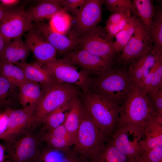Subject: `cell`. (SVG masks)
Returning a JSON list of instances; mask_svg holds the SVG:
<instances>
[{"instance_id": "6da1fadb", "label": "cell", "mask_w": 162, "mask_h": 162, "mask_svg": "<svg viewBox=\"0 0 162 162\" xmlns=\"http://www.w3.org/2000/svg\"><path fill=\"white\" fill-rule=\"evenodd\" d=\"M80 96L86 111L110 138L118 122L120 106L88 88L81 91Z\"/></svg>"}, {"instance_id": "7a4b0ae2", "label": "cell", "mask_w": 162, "mask_h": 162, "mask_svg": "<svg viewBox=\"0 0 162 162\" xmlns=\"http://www.w3.org/2000/svg\"><path fill=\"white\" fill-rule=\"evenodd\" d=\"M155 114L146 94L138 84L133 81L127 95L120 106L119 119L116 128L128 124L144 127Z\"/></svg>"}, {"instance_id": "3957f363", "label": "cell", "mask_w": 162, "mask_h": 162, "mask_svg": "<svg viewBox=\"0 0 162 162\" xmlns=\"http://www.w3.org/2000/svg\"><path fill=\"white\" fill-rule=\"evenodd\" d=\"M132 82L127 71L113 68L100 75L91 77L88 88L120 106Z\"/></svg>"}, {"instance_id": "277c9868", "label": "cell", "mask_w": 162, "mask_h": 162, "mask_svg": "<svg viewBox=\"0 0 162 162\" xmlns=\"http://www.w3.org/2000/svg\"><path fill=\"white\" fill-rule=\"evenodd\" d=\"M110 138L84 109L72 150L89 160Z\"/></svg>"}, {"instance_id": "5b68a950", "label": "cell", "mask_w": 162, "mask_h": 162, "mask_svg": "<svg viewBox=\"0 0 162 162\" xmlns=\"http://www.w3.org/2000/svg\"><path fill=\"white\" fill-rule=\"evenodd\" d=\"M36 127L26 130L4 141L3 144L9 162H32L43 142L40 130L36 132Z\"/></svg>"}, {"instance_id": "8992f818", "label": "cell", "mask_w": 162, "mask_h": 162, "mask_svg": "<svg viewBox=\"0 0 162 162\" xmlns=\"http://www.w3.org/2000/svg\"><path fill=\"white\" fill-rule=\"evenodd\" d=\"M81 91L74 85L57 82L44 90L34 113L36 120L40 124L41 120L49 114L79 96Z\"/></svg>"}, {"instance_id": "52a82bcc", "label": "cell", "mask_w": 162, "mask_h": 162, "mask_svg": "<svg viewBox=\"0 0 162 162\" xmlns=\"http://www.w3.org/2000/svg\"><path fill=\"white\" fill-rule=\"evenodd\" d=\"M144 127L134 124L120 126L116 129L110 139L128 158L140 156L145 149Z\"/></svg>"}, {"instance_id": "ba28073f", "label": "cell", "mask_w": 162, "mask_h": 162, "mask_svg": "<svg viewBox=\"0 0 162 162\" xmlns=\"http://www.w3.org/2000/svg\"><path fill=\"white\" fill-rule=\"evenodd\" d=\"M87 50L107 61L115 63L118 55L113 39L104 27L98 26L79 38L78 48Z\"/></svg>"}, {"instance_id": "9c48e42d", "label": "cell", "mask_w": 162, "mask_h": 162, "mask_svg": "<svg viewBox=\"0 0 162 162\" xmlns=\"http://www.w3.org/2000/svg\"><path fill=\"white\" fill-rule=\"evenodd\" d=\"M44 65L57 82L74 85L81 91L88 88L91 76L64 58L56 59Z\"/></svg>"}, {"instance_id": "30bf717a", "label": "cell", "mask_w": 162, "mask_h": 162, "mask_svg": "<svg viewBox=\"0 0 162 162\" xmlns=\"http://www.w3.org/2000/svg\"><path fill=\"white\" fill-rule=\"evenodd\" d=\"M153 48L149 33L139 18L135 31L116 61L119 65H129L136 58Z\"/></svg>"}, {"instance_id": "8fae6325", "label": "cell", "mask_w": 162, "mask_h": 162, "mask_svg": "<svg viewBox=\"0 0 162 162\" xmlns=\"http://www.w3.org/2000/svg\"><path fill=\"white\" fill-rule=\"evenodd\" d=\"M34 27L27 18L24 6L7 11L0 21V34L7 41L21 37Z\"/></svg>"}, {"instance_id": "7c38bea8", "label": "cell", "mask_w": 162, "mask_h": 162, "mask_svg": "<svg viewBox=\"0 0 162 162\" xmlns=\"http://www.w3.org/2000/svg\"><path fill=\"white\" fill-rule=\"evenodd\" d=\"M63 58L80 68L90 76L104 74L113 68L114 64L83 49L70 52L65 54Z\"/></svg>"}, {"instance_id": "4fadbf2b", "label": "cell", "mask_w": 162, "mask_h": 162, "mask_svg": "<svg viewBox=\"0 0 162 162\" xmlns=\"http://www.w3.org/2000/svg\"><path fill=\"white\" fill-rule=\"evenodd\" d=\"M33 24L59 54H66L78 48L79 37L74 29L62 34L54 31L43 21Z\"/></svg>"}, {"instance_id": "5bb4252c", "label": "cell", "mask_w": 162, "mask_h": 162, "mask_svg": "<svg viewBox=\"0 0 162 162\" xmlns=\"http://www.w3.org/2000/svg\"><path fill=\"white\" fill-rule=\"evenodd\" d=\"M34 112L29 108L9 109L7 126L0 139L6 141L22 132L39 126L34 117Z\"/></svg>"}, {"instance_id": "9a60e30c", "label": "cell", "mask_w": 162, "mask_h": 162, "mask_svg": "<svg viewBox=\"0 0 162 162\" xmlns=\"http://www.w3.org/2000/svg\"><path fill=\"white\" fill-rule=\"evenodd\" d=\"M102 4L103 0H86L79 14L73 18L75 22L73 29L79 38L98 26L101 22Z\"/></svg>"}, {"instance_id": "2e32d148", "label": "cell", "mask_w": 162, "mask_h": 162, "mask_svg": "<svg viewBox=\"0 0 162 162\" xmlns=\"http://www.w3.org/2000/svg\"><path fill=\"white\" fill-rule=\"evenodd\" d=\"M25 42L37 63L43 65L56 58L57 51L41 32L34 27L25 35Z\"/></svg>"}, {"instance_id": "e0dca14e", "label": "cell", "mask_w": 162, "mask_h": 162, "mask_svg": "<svg viewBox=\"0 0 162 162\" xmlns=\"http://www.w3.org/2000/svg\"><path fill=\"white\" fill-rule=\"evenodd\" d=\"M146 52L129 65L127 72L132 81L140 87L153 67L155 62V56L152 49Z\"/></svg>"}, {"instance_id": "ac0fdd59", "label": "cell", "mask_w": 162, "mask_h": 162, "mask_svg": "<svg viewBox=\"0 0 162 162\" xmlns=\"http://www.w3.org/2000/svg\"><path fill=\"white\" fill-rule=\"evenodd\" d=\"M44 90L39 83L27 80L19 87V98L22 108L35 112L44 95Z\"/></svg>"}, {"instance_id": "d6986e66", "label": "cell", "mask_w": 162, "mask_h": 162, "mask_svg": "<svg viewBox=\"0 0 162 162\" xmlns=\"http://www.w3.org/2000/svg\"><path fill=\"white\" fill-rule=\"evenodd\" d=\"M16 65L22 69L27 80L40 84L44 90L57 83L44 65L26 62Z\"/></svg>"}, {"instance_id": "ffe728a7", "label": "cell", "mask_w": 162, "mask_h": 162, "mask_svg": "<svg viewBox=\"0 0 162 162\" xmlns=\"http://www.w3.org/2000/svg\"><path fill=\"white\" fill-rule=\"evenodd\" d=\"M30 52L25 41L19 37L7 42L0 60L21 64L26 63Z\"/></svg>"}, {"instance_id": "44dd1931", "label": "cell", "mask_w": 162, "mask_h": 162, "mask_svg": "<svg viewBox=\"0 0 162 162\" xmlns=\"http://www.w3.org/2000/svg\"><path fill=\"white\" fill-rule=\"evenodd\" d=\"M41 134L43 141L49 147L58 150H68L74 143V139L68 133L63 124Z\"/></svg>"}, {"instance_id": "7402d4cb", "label": "cell", "mask_w": 162, "mask_h": 162, "mask_svg": "<svg viewBox=\"0 0 162 162\" xmlns=\"http://www.w3.org/2000/svg\"><path fill=\"white\" fill-rule=\"evenodd\" d=\"M62 0L42 1L38 6L25 10V14L32 22H42L45 19H50L62 8Z\"/></svg>"}, {"instance_id": "603a6c76", "label": "cell", "mask_w": 162, "mask_h": 162, "mask_svg": "<svg viewBox=\"0 0 162 162\" xmlns=\"http://www.w3.org/2000/svg\"><path fill=\"white\" fill-rule=\"evenodd\" d=\"M152 51L155 58L154 64L140 87L146 94L162 88V50Z\"/></svg>"}, {"instance_id": "cb8c5ba5", "label": "cell", "mask_w": 162, "mask_h": 162, "mask_svg": "<svg viewBox=\"0 0 162 162\" xmlns=\"http://www.w3.org/2000/svg\"><path fill=\"white\" fill-rule=\"evenodd\" d=\"M144 151L162 146V116L155 112L154 116L144 126Z\"/></svg>"}, {"instance_id": "d4e9b609", "label": "cell", "mask_w": 162, "mask_h": 162, "mask_svg": "<svg viewBox=\"0 0 162 162\" xmlns=\"http://www.w3.org/2000/svg\"><path fill=\"white\" fill-rule=\"evenodd\" d=\"M19 87L11 83L0 74V112L13 107L20 103Z\"/></svg>"}, {"instance_id": "484cf974", "label": "cell", "mask_w": 162, "mask_h": 162, "mask_svg": "<svg viewBox=\"0 0 162 162\" xmlns=\"http://www.w3.org/2000/svg\"><path fill=\"white\" fill-rule=\"evenodd\" d=\"M84 108L80 95L73 98L63 124L68 133L74 139L80 125Z\"/></svg>"}, {"instance_id": "4316f807", "label": "cell", "mask_w": 162, "mask_h": 162, "mask_svg": "<svg viewBox=\"0 0 162 162\" xmlns=\"http://www.w3.org/2000/svg\"><path fill=\"white\" fill-rule=\"evenodd\" d=\"M71 101L53 111L41 120L40 125L41 126V133L53 130L64 124L70 106Z\"/></svg>"}, {"instance_id": "83f0119b", "label": "cell", "mask_w": 162, "mask_h": 162, "mask_svg": "<svg viewBox=\"0 0 162 162\" xmlns=\"http://www.w3.org/2000/svg\"><path fill=\"white\" fill-rule=\"evenodd\" d=\"M129 159L110 138L104 148L93 156L89 162H128Z\"/></svg>"}, {"instance_id": "f1b7e54d", "label": "cell", "mask_w": 162, "mask_h": 162, "mask_svg": "<svg viewBox=\"0 0 162 162\" xmlns=\"http://www.w3.org/2000/svg\"><path fill=\"white\" fill-rule=\"evenodd\" d=\"M0 74L18 87L27 81L20 68L4 60H0Z\"/></svg>"}, {"instance_id": "f546056e", "label": "cell", "mask_w": 162, "mask_h": 162, "mask_svg": "<svg viewBox=\"0 0 162 162\" xmlns=\"http://www.w3.org/2000/svg\"><path fill=\"white\" fill-rule=\"evenodd\" d=\"M139 16L133 13L124 28L116 35L114 42L115 50L118 54L121 52L134 34L139 20Z\"/></svg>"}, {"instance_id": "4dcf8cb0", "label": "cell", "mask_w": 162, "mask_h": 162, "mask_svg": "<svg viewBox=\"0 0 162 162\" xmlns=\"http://www.w3.org/2000/svg\"><path fill=\"white\" fill-rule=\"evenodd\" d=\"M162 6L155 8L149 30V34L152 40L153 49L162 50Z\"/></svg>"}, {"instance_id": "1f68e13d", "label": "cell", "mask_w": 162, "mask_h": 162, "mask_svg": "<svg viewBox=\"0 0 162 162\" xmlns=\"http://www.w3.org/2000/svg\"><path fill=\"white\" fill-rule=\"evenodd\" d=\"M133 1L139 17L149 33L155 12V7L153 1L133 0Z\"/></svg>"}, {"instance_id": "d6a6232c", "label": "cell", "mask_w": 162, "mask_h": 162, "mask_svg": "<svg viewBox=\"0 0 162 162\" xmlns=\"http://www.w3.org/2000/svg\"><path fill=\"white\" fill-rule=\"evenodd\" d=\"M73 17L62 8L50 19L49 25L54 31L65 33L70 30Z\"/></svg>"}, {"instance_id": "836d02e7", "label": "cell", "mask_w": 162, "mask_h": 162, "mask_svg": "<svg viewBox=\"0 0 162 162\" xmlns=\"http://www.w3.org/2000/svg\"><path fill=\"white\" fill-rule=\"evenodd\" d=\"M64 151L52 148L47 145L40 146L32 162H62Z\"/></svg>"}, {"instance_id": "e575fe53", "label": "cell", "mask_w": 162, "mask_h": 162, "mask_svg": "<svg viewBox=\"0 0 162 162\" xmlns=\"http://www.w3.org/2000/svg\"><path fill=\"white\" fill-rule=\"evenodd\" d=\"M103 4L105 5L107 10L110 12L128 9L138 16L134 3L131 0H103Z\"/></svg>"}, {"instance_id": "d590c367", "label": "cell", "mask_w": 162, "mask_h": 162, "mask_svg": "<svg viewBox=\"0 0 162 162\" xmlns=\"http://www.w3.org/2000/svg\"><path fill=\"white\" fill-rule=\"evenodd\" d=\"M85 2L86 0H62L61 7L75 18L81 11Z\"/></svg>"}, {"instance_id": "8d00e7d4", "label": "cell", "mask_w": 162, "mask_h": 162, "mask_svg": "<svg viewBox=\"0 0 162 162\" xmlns=\"http://www.w3.org/2000/svg\"><path fill=\"white\" fill-rule=\"evenodd\" d=\"M147 94L151 102L154 112L162 116V88Z\"/></svg>"}, {"instance_id": "74e56055", "label": "cell", "mask_w": 162, "mask_h": 162, "mask_svg": "<svg viewBox=\"0 0 162 162\" xmlns=\"http://www.w3.org/2000/svg\"><path fill=\"white\" fill-rule=\"evenodd\" d=\"M140 157L147 162H162V146L145 151Z\"/></svg>"}, {"instance_id": "f35d334b", "label": "cell", "mask_w": 162, "mask_h": 162, "mask_svg": "<svg viewBox=\"0 0 162 162\" xmlns=\"http://www.w3.org/2000/svg\"><path fill=\"white\" fill-rule=\"evenodd\" d=\"M133 13H134L128 9H123L114 12L109 16L106 23L117 24L123 19L130 17Z\"/></svg>"}, {"instance_id": "ab89813d", "label": "cell", "mask_w": 162, "mask_h": 162, "mask_svg": "<svg viewBox=\"0 0 162 162\" xmlns=\"http://www.w3.org/2000/svg\"><path fill=\"white\" fill-rule=\"evenodd\" d=\"M62 162H89V160L69 149L64 151Z\"/></svg>"}, {"instance_id": "60d3db41", "label": "cell", "mask_w": 162, "mask_h": 162, "mask_svg": "<svg viewBox=\"0 0 162 162\" xmlns=\"http://www.w3.org/2000/svg\"><path fill=\"white\" fill-rule=\"evenodd\" d=\"M104 27L105 29L109 36L113 39L120 32L119 27L117 24L106 23Z\"/></svg>"}, {"instance_id": "b9f144b4", "label": "cell", "mask_w": 162, "mask_h": 162, "mask_svg": "<svg viewBox=\"0 0 162 162\" xmlns=\"http://www.w3.org/2000/svg\"><path fill=\"white\" fill-rule=\"evenodd\" d=\"M9 109L2 112V116L0 118V138L6 128L8 119Z\"/></svg>"}, {"instance_id": "7bdbcfd3", "label": "cell", "mask_w": 162, "mask_h": 162, "mask_svg": "<svg viewBox=\"0 0 162 162\" xmlns=\"http://www.w3.org/2000/svg\"><path fill=\"white\" fill-rule=\"evenodd\" d=\"M20 2V1L19 0H0V3L5 6L10 8H13Z\"/></svg>"}, {"instance_id": "ee69618b", "label": "cell", "mask_w": 162, "mask_h": 162, "mask_svg": "<svg viewBox=\"0 0 162 162\" xmlns=\"http://www.w3.org/2000/svg\"><path fill=\"white\" fill-rule=\"evenodd\" d=\"M5 150L4 146L0 143V162H4L5 160Z\"/></svg>"}, {"instance_id": "f6af8a7d", "label": "cell", "mask_w": 162, "mask_h": 162, "mask_svg": "<svg viewBox=\"0 0 162 162\" xmlns=\"http://www.w3.org/2000/svg\"><path fill=\"white\" fill-rule=\"evenodd\" d=\"M7 42L0 34V59Z\"/></svg>"}, {"instance_id": "bcb514c9", "label": "cell", "mask_w": 162, "mask_h": 162, "mask_svg": "<svg viewBox=\"0 0 162 162\" xmlns=\"http://www.w3.org/2000/svg\"><path fill=\"white\" fill-rule=\"evenodd\" d=\"M11 8L6 7L1 3H0V21L2 19L5 13Z\"/></svg>"}, {"instance_id": "7dc6e473", "label": "cell", "mask_w": 162, "mask_h": 162, "mask_svg": "<svg viewBox=\"0 0 162 162\" xmlns=\"http://www.w3.org/2000/svg\"><path fill=\"white\" fill-rule=\"evenodd\" d=\"M128 162H147L139 156L129 159Z\"/></svg>"}, {"instance_id": "c3c4849f", "label": "cell", "mask_w": 162, "mask_h": 162, "mask_svg": "<svg viewBox=\"0 0 162 162\" xmlns=\"http://www.w3.org/2000/svg\"><path fill=\"white\" fill-rule=\"evenodd\" d=\"M2 112H0V118L2 116Z\"/></svg>"}, {"instance_id": "681fc988", "label": "cell", "mask_w": 162, "mask_h": 162, "mask_svg": "<svg viewBox=\"0 0 162 162\" xmlns=\"http://www.w3.org/2000/svg\"><path fill=\"white\" fill-rule=\"evenodd\" d=\"M4 162H9L8 160L7 159H5Z\"/></svg>"}]
</instances>
